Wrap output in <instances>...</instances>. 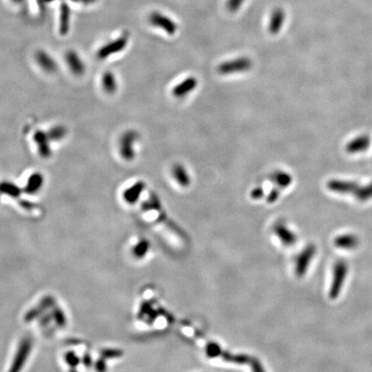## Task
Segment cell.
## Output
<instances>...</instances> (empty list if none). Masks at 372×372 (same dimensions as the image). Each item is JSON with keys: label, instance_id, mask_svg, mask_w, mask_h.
I'll list each match as a JSON object with an SVG mask.
<instances>
[{"label": "cell", "instance_id": "cell-1", "mask_svg": "<svg viewBox=\"0 0 372 372\" xmlns=\"http://www.w3.org/2000/svg\"><path fill=\"white\" fill-rule=\"evenodd\" d=\"M329 191L342 195H352L359 202H368L372 199V182L368 185L357 184V182L332 179L327 184Z\"/></svg>", "mask_w": 372, "mask_h": 372}, {"label": "cell", "instance_id": "cell-2", "mask_svg": "<svg viewBox=\"0 0 372 372\" xmlns=\"http://www.w3.org/2000/svg\"><path fill=\"white\" fill-rule=\"evenodd\" d=\"M206 354L209 357H221L223 360L229 363L237 364H248L256 371L263 370L261 364L253 357L244 354H233L231 352L224 351L217 343L208 342L205 346Z\"/></svg>", "mask_w": 372, "mask_h": 372}, {"label": "cell", "instance_id": "cell-3", "mask_svg": "<svg viewBox=\"0 0 372 372\" xmlns=\"http://www.w3.org/2000/svg\"><path fill=\"white\" fill-rule=\"evenodd\" d=\"M349 264L345 259H339L333 268V277L331 284L328 290V296L332 300L339 298L342 292L343 287L346 284L348 276Z\"/></svg>", "mask_w": 372, "mask_h": 372}, {"label": "cell", "instance_id": "cell-4", "mask_svg": "<svg viewBox=\"0 0 372 372\" xmlns=\"http://www.w3.org/2000/svg\"><path fill=\"white\" fill-rule=\"evenodd\" d=\"M140 139V134L135 129L123 132L118 141V152L121 158L127 162H133L136 157L135 146Z\"/></svg>", "mask_w": 372, "mask_h": 372}, {"label": "cell", "instance_id": "cell-5", "mask_svg": "<svg viewBox=\"0 0 372 372\" xmlns=\"http://www.w3.org/2000/svg\"><path fill=\"white\" fill-rule=\"evenodd\" d=\"M253 62L249 57L241 56L235 59L225 61L218 65L217 72L221 75H231V74H243L252 69Z\"/></svg>", "mask_w": 372, "mask_h": 372}, {"label": "cell", "instance_id": "cell-6", "mask_svg": "<svg viewBox=\"0 0 372 372\" xmlns=\"http://www.w3.org/2000/svg\"><path fill=\"white\" fill-rule=\"evenodd\" d=\"M129 35L128 33H123L118 38L106 42L105 44L98 48L97 52V59L105 61L126 49L129 44Z\"/></svg>", "mask_w": 372, "mask_h": 372}, {"label": "cell", "instance_id": "cell-7", "mask_svg": "<svg viewBox=\"0 0 372 372\" xmlns=\"http://www.w3.org/2000/svg\"><path fill=\"white\" fill-rule=\"evenodd\" d=\"M316 253V246L314 244H308L304 247V249L299 253L295 263V274L296 277L301 279L303 278L308 273V267L313 260Z\"/></svg>", "mask_w": 372, "mask_h": 372}, {"label": "cell", "instance_id": "cell-8", "mask_svg": "<svg viewBox=\"0 0 372 372\" xmlns=\"http://www.w3.org/2000/svg\"><path fill=\"white\" fill-rule=\"evenodd\" d=\"M150 24L157 29L162 30L169 35H174L178 31V25L175 21L164 15L162 12H153L148 18Z\"/></svg>", "mask_w": 372, "mask_h": 372}, {"label": "cell", "instance_id": "cell-9", "mask_svg": "<svg viewBox=\"0 0 372 372\" xmlns=\"http://www.w3.org/2000/svg\"><path fill=\"white\" fill-rule=\"evenodd\" d=\"M65 62L68 67V70L74 76L81 77L86 72V65L84 60L77 51L70 49L65 54Z\"/></svg>", "mask_w": 372, "mask_h": 372}, {"label": "cell", "instance_id": "cell-10", "mask_svg": "<svg viewBox=\"0 0 372 372\" xmlns=\"http://www.w3.org/2000/svg\"><path fill=\"white\" fill-rule=\"evenodd\" d=\"M35 63L45 74H54L58 71L56 60L45 50H38L35 55Z\"/></svg>", "mask_w": 372, "mask_h": 372}, {"label": "cell", "instance_id": "cell-11", "mask_svg": "<svg viewBox=\"0 0 372 372\" xmlns=\"http://www.w3.org/2000/svg\"><path fill=\"white\" fill-rule=\"evenodd\" d=\"M33 141L35 142V147L40 157L48 158L52 155V147L51 140L47 132L38 129L33 135Z\"/></svg>", "mask_w": 372, "mask_h": 372}, {"label": "cell", "instance_id": "cell-12", "mask_svg": "<svg viewBox=\"0 0 372 372\" xmlns=\"http://www.w3.org/2000/svg\"><path fill=\"white\" fill-rule=\"evenodd\" d=\"M198 85V80L195 76L187 77L182 80L173 89V95L176 98H184L196 90Z\"/></svg>", "mask_w": 372, "mask_h": 372}, {"label": "cell", "instance_id": "cell-13", "mask_svg": "<svg viewBox=\"0 0 372 372\" xmlns=\"http://www.w3.org/2000/svg\"><path fill=\"white\" fill-rule=\"evenodd\" d=\"M335 246L339 249L345 250V251H352L357 248L360 244L359 237L355 234H343L339 235L334 239V241Z\"/></svg>", "mask_w": 372, "mask_h": 372}, {"label": "cell", "instance_id": "cell-14", "mask_svg": "<svg viewBox=\"0 0 372 372\" xmlns=\"http://www.w3.org/2000/svg\"><path fill=\"white\" fill-rule=\"evenodd\" d=\"M274 234L279 238L284 246H293L297 242V236L292 230H290L284 223H278L273 228Z\"/></svg>", "mask_w": 372, "mask_h": 372}, {"label": "cell", "instance_id": "cell-15", "mask_svg": "<svg viewBox=\"0 0 372 372\" xmlns=\"http://www.w3.org/2000/svg\"><path fill=\"white\" fill-rule=\"evenodd\" d=\"M286 19V13L284 9L277 8L273 11L270 18L269 31L272 35H277L281 31Z\"/></svg>", "mask_w": 372, "mask_h": 372}, {"label": "cell", "instance_id": "cell-16", "mask_svg": "<svg viewBox=\"0 0 372 372\" xmlns=\"http://www.w3.org/2000/svg\"><path fill=\"white\" fill-rule=\"evenodd\" d=\"M100 85L102 90L108 95H114L118 90V79L112 71H106L102 74Z\"/></svg>", "mask_w": 372, "mask_h": 372}, {"label": "cell", "instance_id": "cell-17", "mask_svg": "<svg viewBox=\"0 0 372 372\" xmlns=\"http://www.w3.org/2000/svg\"><path fill=\"white\" fill-rule=\"evenodd\" d=\"M371 140L369 135L357 136L346 145V151L349 153H359L366 151L370 146Z\"/></svg>", "mask_w": 372, "mask_h": 372}, {"label": "cell", "instance_id": "cell-18", "mask_svg": "<svg viewBox=\"0 0 372 372\" xmlns=\"http://www.w3.org/2000/svg\"><path fill=\"white\" fill-rule=\"evenodd\" d=\"M270 179L273 182L274 186L279 188L280 190H284L289 187L293 182V178L291 176V174L282 170L273 172L270 176Z\"/></svg>", "mask_w": 372, "mask_h": 372}, {"label": "cell", "instance_id": "cell-19", "mask_svg": "<svg viewBox=\"0 0 372 372\" xmlns=\"http://www.w3.org/2000/svg\"><path fill=\"white\" fill-rule=\"evenodd\" d=\"M71 11L67 3H62L60 9L59 32L67 35L70 30Z\"/></svg>", "mask_w": 372, "mask_h": 372}, {"label": "cell", "instance_id": "cell-20", "mask_svg": "<svg viewBox=\"0 0 372 372\" xmlns=\"http://www.w3.org/2000/svg\"><path fill=\"white\" fill-rule=\"evenodd\" d=\"M146 189V184L143 181H138L132 186L128 188L123 193V197L129 203H135L140 198L144 190Z\"/></svg>", "mask_w": 372, "mask_h": 372}, {"label": "cell", "instance_id": "cell-21", "mask_svg": "<svg viewBox=\"0 0 372 372\" xmlns=\"http://www.w3.org/2000/svg\"><path fill=\"white\" fill-rule=\"evenodd\" d=\"M173 176L177 183L182 187H189L191 185V179L190 174L186 170V168L182 164L178 163L173 166Z\"/></svg>", "mask_w": 372, "mask_h": 372}, {"label": "cell", "instance_id": "cell-22", "mask_svg": "<svg viewBox=\"0 0 372 372\" xmlns=\"http://www.w3.org/2000/svg\"><path fill=\"white\" fill-rule=\"evenodd\" d=\"M44 182V178L41 173L38 172L32 173L29 179H27L26 191L28 193L35 194L42 187Z\"/></svg>", "mask_w": 372, "mask_h": 372}, {"label": "cell", "instance_id": "cell-23", "mask_svg": "<svg viewBox=\"0 0 372 372\" xmlns=\"http://www.w3.org/2000/svg\"><path fill=\"white\" fill-rule=\"evenodd\" d=\"M47 133L52 142L53 141L59 142L64 140L66 136L68 135V129L64 125L57 124V125L51 127Z\"/></svg>", "mask_w": 372, "mask_h": 372}, {"label": "cell", "instance_id": "cell-24", "mask_svg": "<svg viewBox=\"0 0 372 372\" xmlns=\"http://www.w3.org/2000/svg\"><path fill=\"white\" fill-rule=\"evenodd\" d=\"M148 248H149V244H148V242H147V240H142L141 242L138 244L137 246H135V256L138 257V258H142L147 253Z\"/></svg>", "mask_w": 372, "mask_h": 372}, {"label": "cell", "instance_id": "cell-25", "mask_svg": "<svg viewBox=\"0 0 372 372\" xmlns=\"http://www.w3.org/2000/svg\"><path fill=\"white\" fill-rule=\"evenodd\" d=\"M245 0H228L227 1V9L231 13H235L243 6Z\"/></svg>", "mask_w": 372, "mask_h": 372}, {"label": "cell", "instance_id": "cell-26", "mask_svg": "<svg viewBox=\"0 0 372 372\" xmlns=\"http://www.w3.org/2000/svg\"><path fill=\"white\" fill-rule=\"evenodd\" d=\"M281 191L282 190H280L279 188L274 186V187L271 190V191H270L269 194H268V196H267V202H268V203H274V202H277L278 199L279 198V196H280Z\"/></svg>", "mask_w": 372, "mask_h": 372}, {"label": "cell", "instance_id": "cell-27", "mask_svg": "<svg viewBox=\"0 0 372 372\" xmlns=\"http://www.w3.org/2000/svg\"><path fill=\"white\" fill-rule=\"evenodd\" d=\"M264 191L262 186H257L253 188L252 191H251V197L253 200H259L264 197Z\"/></svg>", "mask_w": 372, "mask_h": 372}, {"label": "cell", "instance_id": "cell-28", "mask_svg": "<svg viewBox=\"0 0 372 372\" xmlns=\"http://www.w3.org/2000/svg\"><path fill=\"white\" fill-rule=\"evenodd\" d=\"M14 3L19 4L22 3L24 0H12Z\"/></svg>", "mask_w": 372, "mask_h": 372}, {"label": "cell", "instance_id": "cell-29", "mask_svg": "<svg viewBox=\"0 0 372 372\" xmlns=\"http://www.w3.org/2000/svg\"><path fill=\"white\" fill-rule=\"evenodd\" d=\"M81 1L85 2V3H91V1H93V0H81Z\"/></svg>", "mask_w": 372, "mask_h": 372}]
</instances>
